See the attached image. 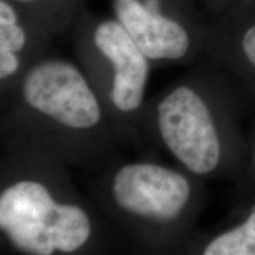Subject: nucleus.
Returning <instances> with one entry per match:
<instances>
[{
	"label": "nucleus",
	"mask_w": 255,
	"mask_h": 255,
	"mask_svg": "<svg viewBox=\"0 0 255 255\" xmlns=\"http://www.w3.org/2000/svg\"><path fill=\"white\" fill-rule=\"evenodd\" d=\"M0 228L18 250L37 255L78 251L91 234L84 209L59 205L34 180L18 181L1 191Z\"/></svg>",
	"instance_id": "nucleus-1"
},
{
	"label": "nucleus",
	"mask_w": 255,
	"mask_h": 255,
	"mask_svg": "<svg viewBox=\"0 0 255 255\" xmlns=\"http://www.w3.org/2000/svg\"><path fill=\"white\" fill-rule=\"evenodd\" d=\"M156 120L165 148L190 173L208 175L221 159V142L208 105L188 85L158 102Z\"/></svg>",
	"instance_id": "nucleus-2"
},
{
	"label": "nucleus",
	"mask_w": 255,
	"mask_h": 255,
	"mask_svg": "<svg viewBox=\"0 0 255 255\" xmlns=\"http://www.w3.org/2000/svg\"><path fill=\"white\" fill-rule=\"evenodd\" d=\"M23 98L32 110L75 130H88L102 121V108L77 66L64 59L37 63L25 75Z\"/></svg>",
	"instance_id": "nucleus-3"
},
{
	"label": "nucleus",
	"mask_w": 255,
	"mask_h": 255,
	"mask_svg": "<svg viewBox=\"0 0 255 255\" xmlns=\"http://www.w3.org/2000/svg\"><path fill=\"white\" fill-rule=\"evenodd\" d=\"M190 195V183L184 175L148 162L123 165L113 181V197L121 209L157 223L180 218Z\"/></svg>",
	"instance_id": "nucleus-4"
},
{
	"label": "nucleus",
	"mask_w": 255,
	"mask_h": 255,
	"mask_svg": "<svg viewBox=\"0 0 255 255\" xmlns=\"http://www.w3.org/2000/svg\"><path fill=\"white\" fill-rule=\"evenodd\" d=\"M182 0H111L115 18L150 60H180L190 51Z\"/></svg>",
	"instance_id": "nucleus-5"
},
{
	"label": "nucleus",
	"mask_w": 255,
	"mask_h": 255,
	"mask_svg": "<svg viewBox=\"0 0 255 255\" xmlns=\"http://www.w3.org/2000/svg\"><path fill=\"white\" fill-rule=\"evenodd\" d=\"M92 44L110 63V100L121 113L139 109L149 75V59L116 18L104 19L92 31Z\"/></svg>",
	"instance_id": "nucleus-6"
},
{
	"label": "nucleus",
	"mask_w": 255,
	"mask_h": 255,
	"mask_svg": "<svg viewBox=\"0 0 255 255\" xmlns=\"http://www.w3.org/2000/svg\"><path fill=\"white\" fill-rule=\"evenodd\" d=\"M202 253L205 255H255V207L241 225L209 241Z\"/></svg>",
	"instance_id": "nucleus-7"
},
{
	"label": "nucleus",
	"mask_w": 255,
	"mask_h": 255,
	"mask_svg": "<svg viewBox=\"0 0 255 255\" xmlns=\"http://www.w3.org/2000/svg\"><path fill=\"white\" fill-rule=\"evenodd\" d=\"M241 47L245 57L255 68V24L245 31L241 39Z\"/></svg>",
	"instance_id": "nucleus-8"
},
{
	"label": "nucleus",
	"mask_w": 255,
	"mask_h": 255,
	"mask_svg": "<svg viewBox=\"0 0 255 255\" xmlns=\"http://www.w3.org/2000/svg\"><path fill=\"white\" fill-rule=\"evenodd\" d=\"M12 1L17 5H31L36 4V2H40L41 0H12Z\"/></svg>",
	"instance_id": "nucleus-9"
},
{
	"label": "nucleus",
	"mask_w": 255,
	"mask_h": 255,
	"mask_svg": "<svg viewBox=\"0 0 255 255\" xmlns=\"http://www.w3.org/2000/svg\"><path fill=\"white\" fill-rule=\"evenodd\" d=\"M254 163H255V155H254Z\"/></svg>",
	"instance_id": "nucleus-10"
}]
</instances>
